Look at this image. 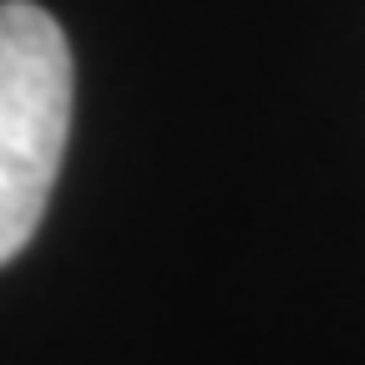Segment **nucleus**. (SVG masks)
Listing matches in <instances>:
<instances>
[{
	"label": "nucleus",
	"instance_id": "f257e3e1",
	"mask_svg": "<svg viewBox=\"0 0 365 365\" xmlns=\"http://www.w3.org/2000/svg\"><path fill=\"white\" fill-rule=\"evenodd\" d=\"M71 132V51L31 0H0V264L46 213Z\"/></svg>",
	"mask_w": 365,
	"mask_h": 365
}]
</instances>
